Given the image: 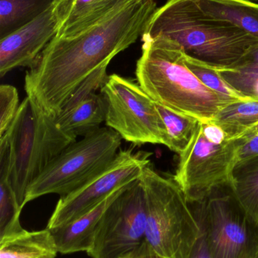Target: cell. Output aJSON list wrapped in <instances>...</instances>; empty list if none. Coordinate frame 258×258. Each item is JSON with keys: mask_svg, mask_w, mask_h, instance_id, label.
<instances>
[{"mask_svg": "<svg viewBox=\"0 0 258 258\" xmlns=\"http://www.w3.org/2000/svg\"><path fill=\"white\" fill-rule=\"evenodd\" d=\"M156 9L154 0H128L83 31L55 36L26 73L27 96L57 116L92 73L142 36Z\"/></svg>", "mask_w": 258, "mask_h": 258, "instance_id": "1", "label": "cell"}, {"mask_svg": "<svg viewBox=\"0 0 258 258\" xmlns=\"http://www.w3.org/2000/svg\"><path fill=\"white\" fill-rule=\"evenodd\" d=\"M142 40L136 80L156 104L202 122H212L223 108L234 104L192 74L186 63V53L178 43L161 35Z\"/></svg>", "mask_w": 258, "mask_h": 258, "instance_id": "2", "label": "cell"}, {"mask_svg": "<svg viewBox=\"0 0 258 258\" xmlns=\"http://www.w3.org/2000/svg\"><path fill=\"white\" fill-rule=\"evenodd\" d=\"M165 36L186 55L217 68H233L258 39L201 10L195 0H168L156 9L142 37Z\"/></svg>", "mask_w": 258, "mask_h": 258, "instance_id": "3", "label": "cell"}, {"mask_svg": "<svg viewBox=\"0 0 258 258\" xmlns=\"http://www.w3.org/2000/svg\"><path fill=\"white\" fill-rule=\"evenodd\" d=\"M3 135L7 138L10 150L9 181L23 209L30 183L77 138L65 133L54 116L43 111L27 96Z\"/></svg>", "mask_w": 258, "mask_h": 258, "instance_id": "4", "label": "cell"}, {"mask_svg": "<svg viewBox=\"0 0 258 258\" xmlns=\"http://www.w3.org/2000/svg\"><path fill=\"white\" fill-rule=\"evenodd\" d=\"M146 203L145 242L165 258H190L202 230L174 177L148 164L141 174Z\"/></svg>", "mask_w": 258, "mask_h": 258, "instance_id": "5", "label": "cell"}, {"mask_svg": "<svg viewBox=\"0 0 258 258\" xmlns=\"http://www.w3.org/2000/svg\"><path fill=\"white\" fill-rule=\"evenodd\" d=\"M121 135L99 128L62 150L30 183L24 204L47 194L65 197L102 172L116 157Z\"/></svg>", "mask_w": 258, "mask_h": 258, "instance_id": "6", "label": "cell"}, {"mask_svg": "<svg viewBox=\"0 0 258 258\" xmlns=\"http://www.w3.org/2000/svg\"><path fill=\"white\" fill-rule=\"evenodd\" d=\"M239 147V140L229 139L213 122L200 123L187 148L180 154L174 177L189 204L230 186Z\"/></svg>", "mask_w": 258, "mask_h": 258, "instance_id": "7", "label": "cell"}, {"mask_svg": "<svg viewBox=\"0 0 258 258\" xmlns=\"http://www.w3.org/2000/svg\"><path fill=\"white\" fill-rule=\"evenodd\" d=\"M192 204L212 258L257 257L258 223L242 209L230 186Z\"/></svg>", "mask_w": 258, "mask_h": 258, "instance_id": "8", "label": "cell"}, {"mask_svg": "<svg viewBox=\"0 0 258 258\" xmlns=\"http://www.w3.org/2000/svg\"><path fill=\"white\" fill-rule=\"evenodd\" d=\"M100 90L106 104V126L135 145L168 147V131L157 104L139 83L112 74Z\"/></svg>", "mask_w": 258, "mask_h": 258, "instance_id": "9", "label": "cell"}, {"mask_svg": "<svg viewBox=\"0 0 258 258\" xmlns=\"http://www.w3.org/2000/svg\"><path fill=\"white\" fill-rule=\"evenodd\" d=\"M146 203L141 175L127 184L101 217L92 258H123L145 242Z\"/></svg>", "mask_w": 258, "mask_h": 258, "instance_id": "10", "label": "cell"}, {"mask_svg": "<svg viewBox=\"0 0 258 258\" xmlns=\"http://www.w3.org/2000/svg\"><path fill=\"white\" fill-rule=\"evenodd\" d=\"M152 153H134L133 148L120 150L113 162L96 177L77 190L60 197L48 221L51 229L74 221L86 214L117 189L134 181L151 163Z\"/></svg>", "mask_w": 258, "mask_h": 258, "instance_id": "11", "label": "cell"}, {"mask_svg": "<svg viewBox=\"0 0 258 258\" xmlns=\"http://www.w3.org/2000/svg\"><path fill=\"white\" fill-rule=\"evenodd\" d=\"M76 0H56L27 25L0 39V76L20 67L30 68L57 35Z\"/></svg>", "mask_w": 258, "mask_h": 258, "instance_id": "12", "label": "cell"}, {"mask_svg": "<svg viewBox=\"0 0 258 258\" xmlns=\"http://www.w3.org/2000/svg\"><path fill=\"white\" fill-rule=\"evenodd\" d=\"M126 186L112 192L93 209L78 218L49 229L59 253L68 254L82 251L89 252L93 245L95 233L103 214Z\"/></svg>", "mask_w": 258, "mask_h": 258, "instance_id": "13", "label": "cell"}, {"mask_svg": "<svg viewBox=\"0 0 258 258\" xmlns=\"http://www.w3.org/2000/svg\"><path fill=\"white\" fill-rule=\"evenodd\" d=\"M106 104L101 93L90 94L55 116L56 123L68 135L77 138L101 128L106 122Z\"/></svg>", "mask_w": 258, "mask_h": 258, "instance_id": "14", "label": "cell"}, {"mask_svg": "<svg viewBox=\"0 0 258 258\" xmlns=\"http://www.w3.org/2000/svg\"><path fill=\"white\" fill-rule=\"evenodd\" d=\"M59 253L49 229L21 233L0 240V258H56Z\"/></svg>", "mask_w": 258, "mask_h": 258, "instance_id": "15", "label": "cell"}, {"mask_svg": "<svg viewBox=\"0 0 258 258\" xmlns=\"http://www.w3.org/2000/svg\"><path fill=\"white\" fill-rule=\"evenodd\" d=\"M201 10L258 39V4L245 0H195Z\"/></svg>", "mask_w": 258, "mask_h": 258, "instance_id": "16", "label": "cell"}, {"mask_svg": "<svg viewBox=\"0 0 258 258\" xmlns=\"http://www.w3.org/2000/svg\"><path fill=\"white\" fill-rule=\"evenodd\" d=\"M128 0H76L56 36L68 37L83 31Z\"/></svg>", "mask_w": 258, "mask_h": 258, "instance_id": "17", "label": "cell"}, {"mask_svg": "<svg viewBox=\"0 0 258 258\" xmlns=\"http://www.w3.org/2000/svg\"><path fill=\"white\" fill-rule=\"evenodd\" d=\"M56 0H0V39L37 18Z\"/></svg>", "mask_w": 258, "mask_h": 258, "instance_id": "18", "label": "cell"}, {"mask_svg": "<svg viewBox=\"0 0 258 258\" xmlns=\"http://www.w3.org/2000/svg\"><path fill=\"white\" fill-rule=\"evenodd\" d=\"M230 186L242 209L258 223V156L236 165Z\"/></svg>", "mask_w": 258, "mask_h": 258, "instance_id": "19", "label": "cell"}, {"mask_svg": "<svg viewBox=\"0 0 258 258\" xmlns=\"http://www.w3.org/2000/svg\"><path fill=\"white\" fill-rule=\"evenodd\" d=\"M212 122L221 127L229 139H239L258 125V101L230 104Z\"/></svg>", "mask_w": 258, "mask_h": 258, "instance_id": "20", "label": "cell"}, {"mask_svg": "<svg viewBox=\"0 0 258 258\" xmlns=\"http://www.w3.org/2000/svg\"><path fill=\"white\" fill-rule=\"evenodd\" d=\"M157 106L168 131V147L180 155L187 148L201 122L197 118L178 114Z\"/></svg>", "mask_w": 258, "mask_h": 258, "instance_id": "21", "label": "cell"}, {"mask_svg": "<svg viewBox=\"0 0 258 258\" xmlns=\"http://www.w3.org/2000/svg\"><path fill=\"white\" fill-rule=\"evenodd\" d=\"M9 176L0 174V240L24 231L20 223L21 209L9 181Z\"/></svg>", "mask_w": 258, "mask_h": 258, "instance_id": "22", "label": "cell"}, {"mask_svg": "<svg viewBox=\"0 0 258 258\" xmlns=\"http://www.w3.org/2000/svg\"><path fill=\"white\" fill-rule=\"evenodd\" d=\"M186 63L192 74L209 89L227 98L233 103L248 102L251 100L242 96L232 89L221 77L216 68L204 62L189 57L186 54Z\"/></svg>", "mask_w": 258, "mask_h": 258, "instance_id": "23", "label": "cell"}, {"mask_svg": "<svg viewBox=\"0 0 258 258\" xmlns=\"http://www.w3.org/2000/svg\"><path fill=\"white\" fill-rule=\"evenodd\" d=\"M224 81L242 96L258 101V68H217Z\"/></svg>", "mask_w": 258, "mask_h": 258, "instance_id": "24", "label": "cell"}, {"mask_svg": "<svg viewBox=\"0 0 258 258\" xmlns=\"http://www.w3.org/2000/svg\"><path fill=\"white\" fill-rule=\"evenodd\" d=\"M19 107V96L16 88L11 85H2L0 86V137L10 126Z\"/></svg>", "mask_w": 258, "mask_h": 258, "instance_id": "25", "label": "cell"}, {"mask_svg": "<svg viewBox=\"0 0 258 258\" xmlns=\"http://www.w3.org/2000/svg\"><path fill=\"white\" fill-rule=\"evenodd\" d=\"M107 67L103 66L99 69L96 70L85 81H83L70 97L63 110L72 107L79 101L89 96L90 94L96 92L98 89H101L108 78L107 73H106Z\"/></svg>", "mask_w": 258, "mask_h": 258, "instance_id": "26", "label": "cell"}, {"mask_svg": "<svg viewBox=\"0 0 258 258\" xmlns=\"http://www.w3.org/2000/svg\"><path fill=\"white\" fill-rule=\"evenodd\" d=\"M238 140L239 141V147L236 165L258 156V133Z\"/></svg>", "mask_w": 258, "mask_h": 258, "instance_id": "27", "label": "cell"}, {"mask_svg": "<svg viewBox=\"0 0 258 258\" xmlns=\"http://www.w3.org/2000/svg\"><path fill=\"white\" fill-rule=\"evenodd\" d=\"M123 258H165L158 254L146 242Z\"/></svg>", "mask_w": 258, "mask_h": 258, "instance_id": "28", "label": "cell"}, {"mask_svg": "<svg viewBox=\"0 0 258 258\" xmlns=\"http://www.w3.org/2000/svg\"><path fill=\"white\" fill-rule=\"evenodd\" d=\"M233 68H258V44L251 48L250 51Z\"/></svg>", "mask_w": 258, "mask_h": 258, "instance_id": "29", "label": "cell"}, {"mask_svg": "<svg viewBox=\"0 0 258 258\" xmlns=\"http://www.w3.org/2000/svg\"><path fill=\"white\" fill-rule=\"evenodd\" d=\"M190 258H212L203 231L202 235L192 251Z\"/></svg>", "mask_w": 258, "mask_h": 258, "instance_id": "30", "label": "cell"}, {"mask_svg": "<svg viewBox=\"0 0 258 258\" xmlns=\"http://www.w3.org/2000/svg\"><path fill=\"white\" fill-rule=\"evenodd\" d=\"M245 1L251 2V3H257L258 0H245Z\"/></svg>", "mask_w": 258, "mask_h": 258, "instance_id": "31", "label": "cell"}, {"mask_svg": "<svg viewBox=\"0 0 258 258\" xmlns=\"http://www.w3.org/2000/svg\"><path fill=\"white\" fill-rule=\"evenodd\" d=\"M255 258H258V256H257V257H255Z\"/></svg>", "mask_w": 258, "mask_h": 258, "instance_id": "32", "label": "cell"}]
</instances>
